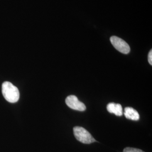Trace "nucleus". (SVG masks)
Masks as SVG:
<instances>
[{"instance_id": "nucleus-1", "label": "nucleus", "mask_w": 152, "mask_h": 152, "mask_svg": "<svg viewBox=\"0 0 152 152\" xmlns=\"http://www.w3.org/2000/svg\"><path fill=\"white\" fill-rule=\"evenodd\" d=\"M2 92L6 100L11 103L17 102L20 96L18 88L10 82L6 81L2 85Z\"/></svg>"}, {"instance_id": "nucleus-3", "label": "nucleus", "mask_w": 152, "mask_h": 152, "mask_svg": "<svg viewBox=\"0 0 152 152\" xmlns=\"http://www.w3.org/2000/svg\"><path fill=\"white\" fill-rule=\"evenodd\" d=\"M110 40L114 48L120 53L124 54H127L130 53V48L129 45L122 39L113 36L110 37Z\"/></svg>"}, {"instance_id": "nucleus-6", "label": "nucleus", "mask_w": 152, "mask_h": 152, "mask_svg": "<svg viewBox=\"0 0 152 152\" xmlns=\"http://www.w3.org/2000/svg\"><path fill=\"white\" fill-rule=\"evenodd\" d=\"M124 114L126 118L132 121H138L140 118V116L138 112L135 109L131 107L125 108Z\"/></svg>"}, {"instance_id": "nucleus-4", "label": "nucleus", "mask_w": 152, "mask_h": 152, "mask_svg": "<svg viewBox=\"0 0 152 152\" xmlns=\"http://www.w3.org/2000/svg\"><path fill=\"white\" fill-rule=\"evenodd\" d=\"M65 103L70 108L76 110L84 111L86 108L85 105L80 102L75 95L68 96L65 99Z\"/></svg>"}, {"instance_id": "nucleus-7", "label": "nucleus", "mask_w": 152, "mask_h": 152, "mask_svg": "<svg viewBox=\"0 0 152 152\" xmlns=\"http://www.w3.org/2000/svg\"><path fill=\"white\" fill-rule=\"evenodd\" d=\"M123 152H144L142 151L141 149H137V148H130L127 147L124 149Z\"/></svg>"}, {"instance_id": "nucleus-8", "label": "nucleus", "mask_w": 152, "mask_h": 152, "mask_svg": "<svg viewBox=\"0 0 152 152\" xmlns=\"http://www.w3.org/2000/svg\"><path fill=\"white\" fill-rule=\"evenodd\" d=\"M148 61H149V63L152 65V50H151L150 51V52L149 53V54H148Z\"/></svg>"}, {"instance_id": "nucleus-5", "label": "nucleus", "mask_w": 152, "mask_h": 152, "mask_svg": "<svg viewBox=\"0 0 152 152\" xmlns=\"http://www.w3.org/2000/svg\"><path fill=\"white\" fill-rule=\"evenodd\" d=\"M107 108L109 113L114 114L117 116H121L123 114L122 107L120 104L109 103L107 105Z\"/></svg>"}, {"instance_id": "nucleus-2", "label": "nucleus", "mask_w": 152, "mask_h": 152, "mask_svg": "<svg viewBox=\"0 0 152 152\" xmlns=\"http://www.w3.org/2000/svg\"><path fill=\"white\" fill-rule=\"evenodd\" d=\"M73 133L76 139L82 143L89 144L96 141L90 133L82 127H75L73 128Z\"/></svg>"}]
</instances>
